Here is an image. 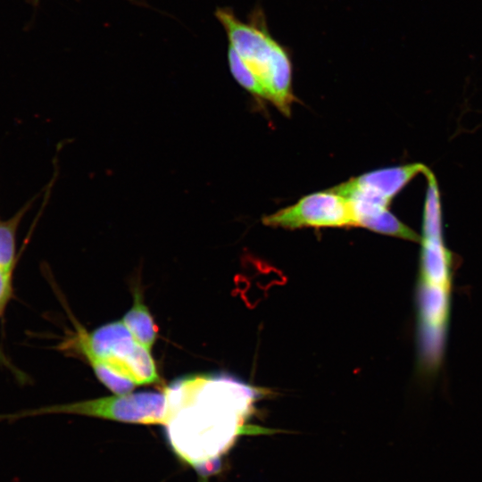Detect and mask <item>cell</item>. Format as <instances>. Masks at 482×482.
Here are the masks:
<instances>
[{"label":"cell","mask_w":482,"mask_h":482,"mask_svg":"<svg viewBox=\"0 0 482 482\" xmlns=\"http://www.w3.org/2000/svg\"><path fill=\"white\" fill-rule=\"evenodd\" d=\"M165 426L178 456L195 467L217 457L242 434L267 432L245 426L267 391L227 374L195 375L164 388Z\"/></svg>","instance_id":"6da1fadb"},{"label":"cell","mask_w":482,"mask_h":482,"mask_svg":"<svg viewBox=\"0 0 482 482\" xmlns=\"http://www.w3.org/2000/svg\"><path fill=\"white\" fill-rule=\"evenodd\" d=\"M214 16L227 35L229 46L262 86L268 101L284 114L290 113L295 100L291 54L270 33L262 7H254L247 21L230 7L216 8Z\"/></svg>","instance_id":"7a4b0ae2"},{"label":"cell","mask_w":482,"mask_h":482,"mask_svg":"<svg viewBox=\"0 0 482 482\" xmlns=\"http://www.w3.org/2000/svg\"><path fill=\"white\" fill-rule=\"evenodd\" d=\"M76 333L59 345V349H76L90 365L103 363L136 386L153 384L160 377L151 351L141 345L121 320L104 324L88 333L76 326Z\"/></svg>","instance_id":"3957f363"},{"label":"cell","mask_w":482,"mask_h":482,"mask_svg":"<svg viewBox=\"0 0 482 482\" xmlns=\"http://www.w3.org/2000/svg\"><path fill=\"white\" fill-rule=\"evenodd\" d=\"M54 413L86 415L128 423L164 425L167 400L164 391L129 393L0 414V421L12 422L22 418Z\"/></svg>","instance_id":"277c9868"},{"label":"cell","mask_w":482,"mask_h":482,"mask_svg":"<svg viewBox=\"0 0 482 482\" xmlns=\"http://www.w3.org/2000/svg\"><path fill=\"white\" fill-rule=\"evenodd\" d=\"M262 223L291 229L356 227L351 201L330 189L308 195L296 204L263 217Z\"/></svg>","instance_id":"5b68a950"},{"label":"cell","mask_w":482,"mask_h":482,"mask_svg":"<svg viewBox=\"0 0 482 482\" xmlns=\"http://www.w3.org/2000/svg\"><path fill=\"white\" fill-rule=\"evenodd\" d=\"M121 321L137 342L151 351L157 338L158 328L137 288L134 290L133 304Z\"/></svg>","instance_id":"8992f818"},{"label":"cell","mask_w":482,"mask_h":482,"mask_svg":"<svg viewBox=\"0 0 482 482\" xmlns=\"http://www.w3.org/2000/svg\"><path fill=\"white\" fill-rule=\"evenodd\" d=\"M29 205L22 206L14 215L0 219V267L14 270L18 261L17 233Z\"/></svg>","instance_id":"52a82bcc"},{"label":"cell","mask_w":482,"mask_h":482,"mask_svg":"<svg viewBox=\"0 0 482 482\" xmlns=\"http://www.w3.org/2000/svg\"><path fill=\"white\" fill-rule=\"evenodd\" d=\"M227 60L232 77L243 88L257 98L268 100L262 86L246 69L237 53L230 46H228Z\"/></svg>","instance_id":"ba28073f"},{"label":"cell","mask_w":482,"mask_h":482,"mask_svg":"<svg viewBox=\"0 0 482 482\" xmlns=\"http://www.w3.org/2000/svg\"><path fill=\"white\" fill-rule=\"evenodd\" d=\"M12 272L0 267V312L3 313L13 295Z\"/></svg>","instance_id":"9c48e42d"},{"label":"cell","mask_w":482,"mask_h":482,"mask_svg":"<svg viewBox=\"0 0 482 482\" xmlns=\"http://www.w3.org/2000/svg\"><path fill=\"white\" fill-rule=\"evenodd\" d=\"M3 315V312H0V318ZM0 366L7 370L21 385H25L29 382V378L21 370L17 368L14 363L10 360L7 354L4 353L1 343H0Z\"/></svg>","instance_id":"30bf717a"}]
</instances>
